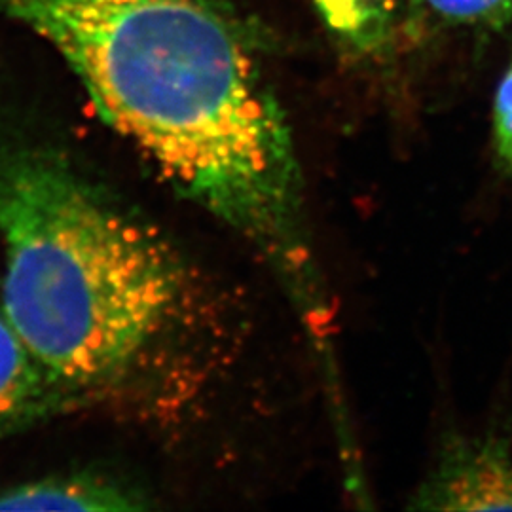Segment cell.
<instances>
[{
	"mask_svg": "<svg viewBox=\"0 0 512 512\" xmlns=\"http://www.w3.org/2000/svg\"><path fill=\"white\" fill-rule=\"evenodd\" d=\"M145 494L103 473H69L0 490V511H143Z\"/></svg>",
	"mask_w": 512,
	"mask_h": 512,
	"instance_id": "5b68a950",
	"label": "cell"
},
{
	"mask_svg": "<svg viewBox=\"0 0 512 512\" xmlns=\"http://www.w3.org/2000/svg\"><path fill=\"white\" fill-rule=\"evenodd\" d=\"M317 16L349 55L380 59L391 54L410 27L412 0H310Z\"/></svg>",
	"mask_w": 512,
	"mask_h": 512,
	"instance_id": "8992f818",
	"label": "cell"
},
{
	"mask_svg": "<svg viewBox=\"0 0 512 512\" xmlns=\"http://www.w3.org/2000/svg\"><path fill=\"white\" fill-rule=\"evenodd\" d=\"M110 128L245 239L281 283L315 268L293 137L236 23L207 0H0Z\"/></svg>",
	"mask_w": 512,
	"mask_h": 512,
	"instance_id": "6da1fadb",
	"label": "cell"
},
{
	"mask_svg": "<svg viewBox=\"0 0 512 512\" xmlns=\"http://www.w3.org/2000/svg\"><path fill=\"white\" fill-rule=\"evenodd\" d=\"M414 511H512L509 442L488 433H450L410 497Z\"/></svg>",
	"mask_w": 512,
	"mask_h": 512,
	"instance_id": "3957f363",
	"label": "cell"
},
{
	"mask_svg": "<svg viewBox=\"0 0 512 512\" xmlns=\"http://www.w3.org/2000/svg\"><path fill=\"white\" fill-rule=\"evenodd\" d=\"M492 148L499 173L512 183V63L501 76L495 90Z\"/></svg>",
	"mask_w": 512,
	"mask_h": 512,
	"instance_id": "ba28073f",
	"label": "cell"
},
{
	"mask_svg": "<svg viewBox=\"0 0 512 512\" xmlns=\"http://www.w3.org/2000/svg\"><path fill=\"white\" fill-rule=\"evenodd\" d=\"M488 31L512 25V0H412L410 27Z\"/></svg>",
	"mask_w": 512,
	"mask_h": 512,
	"instance_id": "52a82bcc",
	"label": "cell"
},
{
	"mask_svg": "<svg viewBox=\"0 0 512 512\" xmlns=\"http://www.w3.org/2000/svg\"><path fill=\"white\" fill-rule=\"evenodd\" d=\"M82 404L38 361L0 304V439Z\"/></svg>",
	"mask_w": 512,
	"mask_h": 512,
	"instance_id": "277c9868",
	"label": "cell"
},
{
	"mask_svg": "<svg viewBox=\"0 0 512 512\" xmlns=\"http://www.w3.org/2000/svg\"><path fill=\"white\" fill-rule=\"evenodd\" d=\"M0 304L82 403L143 382L188 315L183 264L61 150L0 137Z\"/></svg>",
	"mask_w": 512,
	"mask_h": 512,
	"instance_id": "7a4b0ae2",
	"label": "cell"
}]
</instances>
